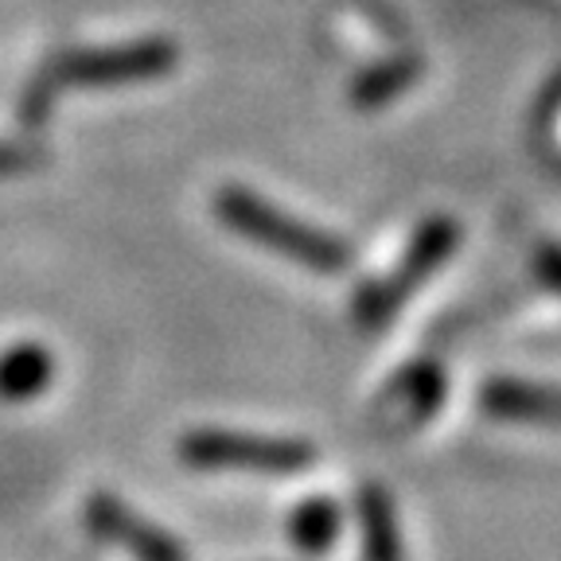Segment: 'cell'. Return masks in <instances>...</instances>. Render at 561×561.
I'll list each match as a JSON object with an SVG mask.
<instances>
[{"label": "cell", "instance_id": "6da1fadb", "mask_svg": "<svg viewBox=\"0 0 561 561\" xmlns=\"http://www.w3.org/2000/svg\"><path fill=\"white\" fill-rule=\"evenodd\" d=\"M215 219L227 230H234L245 242L265 245L270 254L289 257V262L305 265L312 273H340L351 265V245L340 242L328 230H316L308 222L293 219L289 210L273 207L270 199H262L257 192L242 184H227L215 192L210 199Z\"/></svg>", "mask_w": 561, "mask_h": 561}, {"label": "cell", "instance_id": "7a4b0ae2", "mask_svg": "<svg viewBox=\"0 0 561 561\" xmlns=\"http://www.w3.org/2000/svg\"><path fill=\"white\" fill-rule=\"evenodd\" d=\"M180 460L195 472H254L300 476L316 465V448L297 437H262L234 430H192L175 445Z\"/></svg>", "mask_w": 561, "mask_h": 561}, {"label": "cell", "instance_id": "3957f363", "mask_svg": "<svg viewBox=\"0 0 561 561\" xmlns=\"http://www.w3.org/2000/svg\"><path fill=\"white\" fill-rule=\"evenodd\" d=\"M180 62V47L164 35L152 39H133V44L114 47H82V51H67L59 59L47 62L39 75L51 82L55 90L62 87H125V82H149L172 75Z\"/></svg>", "mask_w": 561, "mask_h": 561}, {"label": "cell", "instance_id": "277c9868", "mask_svg": "<svg viewBox=\"0 0 561 561\" xmlns=\"http://www.w3.org/2000/svg\"><path fill=\"white\" fill-rule=\"evenodd\" d=\"M456 242H460V227L448 215H433V219L421 222L402 262L386 273L382 280L367 285L355 297V320H359V328H382L425 285V277L453 257Z\"/></svg>", "mask_w": 561, "mask_h": 561}, {"label": "cell", "instance_id": "5b68a950", "mask_svg": "<svg viewBox=\"0 0 561 561\" xmlns=\"http://www.w3.org/2000/svg\"><path fill=\"white\" fill-rule=\"evenodd\" d=\"M82 523L94 538L125 550L133 561H187V550L168 535L164 526L149 523L145 515L122 503L114 491H90Z\"/></svg>", "mask_w": 561, "mask_h": 561}, {"label": "cell", "instance_id": "8992f818", "mask_svg": "<svg viewBox=\"0 0 561 561\" xmlns=\"http://www.w3.org/2000/svg\"><path fill=\"white\" fill-rule=\"evenodd\" d=\"M55 355L35 340H20L9 351H0V402H32L51 386Z\"/></svg>", "mask_w": 561, "mask_h": 561}, {"label": "cell", "instance_id": "52a82bcc", "mask_svg": "<svg viewBox=\"0 0 561 561\" xmlns=\"http://www.w3.org/2000/svg\"><path fill=\"white\" fill-rule=\"evenodd\" d=\"M483 413L503 421H561V390L495 378L480 390Z\"/></svg>", "mask_w": 561, "mask_h": 561}, {"label": "cell", "instance_id": "ba28073f", "mask_svg": "<svg viewBox=\"0 0 561 561\" xmlns=\"http://www.w3.org/2000/svg\"><path fill=\"white\" fill-rule=\"evenodd\" d=\"M359 530L363 561H402V535H398L394 503L378 483L359 488Z\"/></svg>", "mask_w": 561, "mask_h": 561}, {"label": "cell", "instance_id": "9c48e42d", "mask_svg": "<svg viewBox=\"0 0 561 561\" xmlns=\"http://www.w3.org/2000/svg\"><path fill=\"white\" fill-rule=\"evenodd\" d=\"M425 75V62L417 55H394V59L375 62L351 82V105L355 110H382L386 102H394L398 94L413 87Z\"/></svg>", "mask_w": 561, "mask_h": 561}, {"label": "cell", "instance_id": "30bf717a", "mask_svg": "<svg viewBox=\"0 0 561 561\" xmlns=\"http://www.w3.org/2000/svg\"><path fill=\"white\" fill-rule=\"evenodd\" d=\"M440 398H445V375L433 363H417V367L402 370V375L390 382V390L382 394L378 405H398L405 413V430L430 421L440 410Z\"/></svg>", "mask_w": 561, "mask_h": 561}, {"label": "cell", "instance_id": "8fae6325", "mask_svg": "<svg viewBox=\"0 0 561 561\" xmlns=\"http://www.w3.org/2000/svg\"><path fill=\"white\" fill-rule=\"evenodd\" d=\"M340 507L328 495H312L289 515V538L297 550L305 553H324L328 546L340 538Z\"/></svg>", "mask_w": 561, "mask_h": 561}, {"label": "cell", "instance_id": "7c38bea8", "mask_svg": "<svg viewBox=\"0 0 561 561\" xmlns=\"http://www.w3.org/2000/svg\"><path fill=\"white\" fill-rule=\"evenodd\" d=\"M47 152L35 145H20V140H0V175H24L32 168L44 164Z\"/></svg>", "mask_w": 561, "mask_h": 561}, {"label": "cell", "instance_id": "4fadbf2b", "mask_svg": "<svg viewBox=\"0 0 561 561\" xmlns=\"http://www.w3.org/2000/svg\"><path fill=\"white\" fill-rule=\"evenodd\" d=\"M535 270H538V277H542L553 293H561V245H553V242L538 245Z\"/></svg>", "mask_w": 561, "mask_h": 561}]
</instances>
